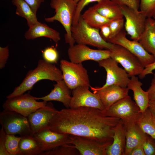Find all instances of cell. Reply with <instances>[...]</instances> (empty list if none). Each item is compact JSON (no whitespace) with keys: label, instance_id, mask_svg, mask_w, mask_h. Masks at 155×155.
I'll list each match as a JSON object with an SVG mask.
<instances>
[{"label":"cell","instance_id":"cell-1","mask_svg":"<svg viewBox=\"0 0 155 155\" xmlns=\"http://www.w3.org/2000/svg\"><path fill=\"white\" fill-rule=\"evenodd\" d=\"M120 119L104 115L94 108H63L51 120L49 129L55 132L112 143L115 127Z\"/></svg>","mask_w":155,"mask_h":155},{"label":"cell","instance_id":"cell-2","mask_svg":"<svg viewBox=\"0 0 155 155\" xmlns=\"http://www.w3.org/2000/svg\"><path fill=\"white\" fill-rule=\"evenodd\" d=\"M43 80L57 82L63 80L62 74L61 70L55 65L40 59L38 61L36 67L28 72L22 83L7 96V98L24 94L27 91L32 90L37 82Z\"/></svg>","mask_w":155,"mask_h":155},{"label":"cell","instance_id":"cell-3","mask_svg":"<svg viewBox=\"0 0 155 155\" xmlns=\"http://www.w3.org/2000/svg\"><path fill=\"white\" fill-rule=\"evenodd\" d=\"M77 5L74 0H51L50 5L55 9V14L52 17L44 18L47 22L57 21L62 25L66 32L65 43L69 46L73 45L75 42L72 36L71 29Z\"/></svg>","mask_w":155,"mask_h":155},{"label":"cell","instance_id":"cell-4","mask_svg":"<svg viewBox=\"0 0 155 155\" xmlns=\"http://www.w3.org/2000/svg\"><path fill=\"white\" fill-rule=\"evenodd\" d=\"M99 30L88 26L80 16L77 24L71 26V36L77 44L89 45L100 49L111 50L114 44L104 40Z\"/></svg>","mask_w":155,"mask_h":155},{"label":"cell","instance_id":"cell-5","mask_svg":"<svg viewBox=\"0 0 155 155\" xmlns=\"http://www.w3.org/2000/svg\"><path fill=\"white\" fill-rule=\"evenodd\" d=\"M102 112L104 115L120 118L126 127L137 123L142 115L139 107L129 95Z\"/></svg>","mask_w":155,"mask_h":155},{"label":"cell","instance_id":"cell-6","mask_svg":"<svg viewBox=\"0 0 155 155\" xmlns=\"http://www.w3.org/2000/svg\"><path fill=\"white\" fill-rule=\"evenodd\" d=\"M60 67L63 80L70 89L72 90L81 86H90L87 71L82 63L62 59L60 61Z\"/></svg>","mask_w":155,"mask_h":155},{"label":"cell","instance_id":"cell-7","mask_svg":"<svg viewBox=\"0 0 155 155\" xmlns=\"http://www.w3.org/2000/svg\"><path fill=\"white\" fill-rule=\"evenodd\" d=\"M0 123L6 134L21 137L34 135L27 117L16 112L4 110L0 113Z\"/></svg>","mask_w":155,"mask_h":155},{"label":"cell","instance_id":"cell-8","mask_svg":"<svg viewBox=\"0 0 155 155\" xmlns=\"http://www.w3.org/2000/svg\"><path fill=\"white\" fill-rule=\"evenodd\" d=\"M7 98L2 106L4 110L15 112L26 117L47 103L37 101L29 93Z\"/></svg>","mask_w":155,"mask_h":155},{"label":"cell","instance_id":"cell-9","mask_svg":"<svg viewBox=\"0 0 155 155\" xmlns=\"http://www.w3.org/2000/svg\"><path fill=\"white\" fill-rule=\"evenodd\" d=\"M110 51V57L123 66L129 77L139 75L144 69L138 58L122 46L114 44Z\"/></svg>","mask_w":155,"mask_h":155},{"label":"cell","instance_id":"cell-10","mask_svg":"<svg viewBox=\"0 0 155 155\" xmlns=\"http://www.w3.org/2000/svg\"><path fill=\"white\" fill-rule=\"evenodd\" d=\"M126 34L125 30L123 29L115 36L108 39L107 42L126 49L138 58L144 67L153 63L155 60L154 57L147 51L138 41L128 39Z\"/></svg>","mask_w":155,"mask_h":155},{"label":"cell","instance_id":"cell-11","mask_svg":"<svg viewBox=\"0 0 155 155\" xmlns=\"http://www.w3.org/2000/svg\"><path fill=\"white\" fill-rule=\"evenodd\" d=\"M125 18V31L131 39L139 41L145 27L147 18L140 11H136L125 5H120Z\"/></svg>","mask_w":155,"mask_h":155},{"label":"cell","instance_id":"cell-12","mask_svg":"<svg viewBox=\"0 0 155 155\" xmlns=\"http://www.w3.org/2000/svg\"><path fill=\"white\" fill-rule=\"evenodd\" d=\"M109 50H96L86 45L77 44L69 46L67 55L70 61L77 63L87 60L98 62L110 57Z\"/></svg>","mask_w":155,"mask_h":155},{"label":"cell","instance_id":"cell-13","mask_svg":"<svg viewBox=\"0 0 155 155\" xmlns=\"http://www.w3.org/2000/svg\"><path fill=\"white\" fill-rule=\"evenodd\" d=\"M97 62L106 72V83L101 88L113 85L127 87L130 79L125 70L119 67L117 62L110 57Z\"/></svg>","mask_w":155,"mask_h":155},{"label":"cell","instance_id":"cell-14","mask_svg":"<svg viewBox=\"0 0 155 155\" xmlns=\"http://www.w3.org/2000/svg\"><path fill=\"white\" fill-rule=\"evenodd\" d=\"M89 87L81 86L72 90L69 108L87 107L96 108L101 111L105 109L98 95L92 92L89 90Z\"/></svg>","mask_w":155,"mask_h":155},{"label":"cell","instance_id":"cell-15","mask_svg":"<svg viewBox=\"0 0 155 155\" xmlns=\"http://www.w3.org/2000/svg\"><path fill=\"white\" fill-rule=\"evenodd\" d=\"M70 144L79 152L80 155H107L112 143H103L95 140L70 135Z\"/></svg>","mask_w":155,"mask_h":155},{"label":"cell","instance_id":"cell-16","mask_svg":"<svg viewBox=\"0 0 155 155\" xmlns=\"http://www.w3.org/2000/svg\"><path fill=\"white\" fill-rule=\"evenodd\" d=\"M58 111L50 102L30 114L27 117L33 134L49 129L50 121Z\"/></svg>","mask_w":155,"mask_h":155},{"label":"cell","instance_id":"cell-17","mask_svg":"<svg viewBox=\"0 0 155 155\" xmlns=\"http://www.w3.org/2000/svg\"><path fill=\"white\" fill-rule=\"evenodd\" d=\"M90 87L93 92L98 95L105 109L108 108L117 101L128 96L129 90L127 87H122L116 85H110L104 88L98 87Z\"/></svg>","mask_w":155,"mask_h":155},{"label":"cell","instance_id":"cell-18","mask_svg":"<svg viewBox=\"0 0 155 155\" xmlns=\"http://www.w3.org/2000/svg\"><path fill=\"white\" fill-rule=\"evenodd\" d=\"M41 143L44 152L65 144H71L70 135L53 131L49 129L34 134Z\"/></svg>","mask_w":155,"mask_h":155},{"label":"cell","instance_id":"cell-19","mask_svg":"<svg viewBox=\"0 0 155 155\" xmlns=\"http://www.w3.org/2000/svg\"><path fill=\"white\" fill-rule=\"evenodd\" d=\"M54 88L48 95L40 97H35L37 100L47 102L55 101L61 102L67 108H69L71 96L70 90L62 80L53 85Z\"/></svg>","mask_w":155,"mask_h":155},{"label":"cell","instance_id":"cell-20","mask_svg":"<svg viewBox=\"0 0 155 155\" xmlns=\"http://www.w3.org/2000/svg\"><path fill=\"white\" fill-rule=\"evenodd\" d=\"M126 131V126L120 119L115 127L113 142L107 149V155H125Z\"/></svg>","mask_w":155,"mask_h":155},{"label":"cell","instance_id":"cell-21","mask_svg":"<svg viewBox=\"0 0 155 155\" xmlns=\"http://www.w3.org/2000/svg\"><path fill=\"white\" fill-rule=\"evenodd\" d=\"M24 37L27 40L34 39L42 37H47L52 40L56 46H57L61 39L59 32L49 27L45 24L39 22L29 27L24 34Z\"/></svg>","mask_w":155,"mask_h":155},{"label":"cell","instance_id":"cell-22","mask_svg":"<svg viewBox=\"0 0 155 155\" xmlns=\"http://www.w3.org/2000/svg\"><path fill=\"white\" fill-rule=\"evenodd\" d=\"M142 85L138 78L133 76L131 77L127 86L133 91V99L142 113L148 108L150 101L148 92L144 91L141 87Z\"/></svg>","mask_w":155,"mask_h":155},{"label":"cell","instance_id":"cell-23","mask_svg":"<svg viewBox=\"0 0 155 155\" xmlns=\"http://www.w3.org/2000/svg\"><path fill=\"white\" fill-rule=\"evenodd\" d=\"M138 41L155 58V19L147 18L144 30Z\"/></svg>","mask_w":155,"mask_h":155},{"label":"cell","instance_id":"cell-24","mask_svg":"<svg viewBox=\"0 0 155 155\" xmlns=\"http://www.w3.org/2000/svg\"><path fill=\"white\" fill-rule=\"evenodd\" d=\"M92 7L100 15L110 20L123 17L120 6L111 0L98 3Z\"/></svg>","mask_w":155,"mask_h":155},{"label":"cell","instance_id":"cell-25","mask_svg":"<svg viewBox=\"0 0 155 155\" xmlns=\"http://www.w3.org/2000/svg\"><path fill=\"white\" fill-rule=\"evenodd\" d=\"M19 148L20 155H42L44 152L42 144L34 135L21 137Z\"/></svg>","mask_w":155,"mask_h":155},{"label":"cell","instance_id":"cell-26","mask_svg":"<svg viewBox=\"0 0 155 155\" xmlns=\"http://www.w3.org/2000/svg\"><path fill=\"white\" fill-rule=\"evenodd\" d=\"M126 144L125 155H128L131 150L143 143L146 135L136 123L127 127Z\"/></svg>","mask_w":155,"mask_h":155},{"label":"cell","instance_id":"cell-27","mask_svg":"<svg viewBox=\"0 0 155 155\" xmlns=\"http://www.w3.org/2000/svg\"><path fill=\"white\" fill-rule=\"evenodd\" d=\"M11 2L16 7V14L25 18L27 20L29 27L39 22L36 14L24 0H12Z\"/></svg>","mask_w":155,"mask_h":155},{"label":"cell","instance_id":"cell-28","mask_svg":"<svg viewBox=\"0 0 155 155\" xmlns=\"http://www.w3.org/2000/svg\"><path fill=\"white\" fill-rule=\"evenodd\" d=\"M80 16L88 26L99 29L103 25L108 24L111 21L100 15L92 6L89 7Z\"/></svg>","mask_w":155,"mask_h":155},{"label":"cell","instance_id":"cell-29","mask_svg":"<svg viewBox=\"0 0 155 155\" xmlns=\"http://www.w3.org/2000/svg\"><path fill=\"white\" fill-rule=\"evenodd\" d=\"M145 133L155 140V116L148 108L136 123Z\"/></svg>","mask_w":155,"mask_h":155},{"label":"cell","instance_id":"cell-30","mask_svg":"<svg viewBox=\"0 0 155 155\" xmlns=\"http://www.w3.org/2000/svg\"><path fill=\"white\" fill-rule=\"evenodd\" d=\"M78 150L71 144H65L44 152L42 155H79Z\"/></svg>","mask_w":155,"mask_h":155},{"label":"cell","instance_id":"cell-31","mask_svg":"<svg viewBox=\"0 0 155 155\" xmlns=\"http://www.w3.org/2000/svg\"><path fill=\"white\" fill-rule=\"evenodd\" d=\"M21 137L6 134L5 146L9 155H20L19 144Z\"/></svg>","mask_w":155,"mask_h":155},{"label":"cell","instance_id":"cell-32","mask_svg":"<svg viewBox=\"0 0 155 155\" xmlns=\"http://www.w3.org/2000/svg\"><path fill=\"white\" fill-rule=\"evenodd\" d=\"M139 8L147 18L155 19V0H140Z\"/></svg>","mask_w":155,"mask_h":155},{"label":"cell","instance_id":"cell-33","mask_svg":"<svg viewBox=\"0 0 155 155\" xmlns=\"http://www.w3.org/2000/svg\"><path fill=\"white\" fill-rule=\"evenodd\" d=\"M124 22L123 18L111 21L108 24L111 32L109 39L115 36L123 29L125 25Z\"/></svg>","mask_w":155,"mask_h":155},{"label":"cell","instance_id":"cell-34","mask_svg":"<svg viewBox=\"0 0 155 155\" xmlns=\"http://www.w3.org/2000/svg\"><path fill=\"white\" fill-rule=\"evenodd\" d=\"M44 60L51 63H56L59 57V53L54 47H49L46 48L42 52Z\"/></svg>","mask_w":155,"mask_h":155},{"label":"cell","instance_id":"cell-35","mask_svg":"<svg viewBox=\"0 0 155 155\" xmlns=\"http://www.w3.org/2000/svg\"><path fill=\"white\" fill-rule=\"evenodd\" d=\"M106 0H80L77 3L72 25L75 26L77 24L81 15V12L86 6L92 2H97L98 3Z\"/></svg>","mask_w":155,"mask_h":155},{"label":"cell","instance_id":"cell-36","mask_svg":"<svg viewBox=\"0 0 155 155\" xmlns=\"http://www.w3.org/2000/svg\"><path fill=\"white\" fill-rule=\"evenodd\" d=\"M143 145L146 155H155V140L147 134Z\"/></svg>","mask_w":155,"mask_h":155},{"label":"cell","instance_id":"cell-37","mask_svg":"<svg viewBox=\"0 0 155 155\" xmlns=\"http://www.w3.org/2000/svg\"><path fill=\"white\" fill-rule=\"evenodd\" d=\"M120 5H125L138 11L140 0H111Z\"/></svg>","mask_w":155,"mask_h":155},{"label":"cell","instance_id":"cell-38","mask_svg":"<svg viewBox=\"0 0 155 155\" xmlns=\"http://www.w3.org/2000/svg\"><path fill=\"white\" fill-rule=\"evenodd\" d=\"M8 46L0 47V69H2L5 66L9 57Z\"/></svg>","mask_w":155,"mask_h":155},{"label":"cell","instance_id":"cell-39","mask_svg":"<svg viewBox=\"0 0 155 155\" xmlns=\"http://www.w3.org/2000/svg\"><path fill=\"white\" fill-rule=\"evenodd\" d=\"M6 133L1 127L0 130V155H9L5 146Z\"/></svg>","mask_w":155,"mask_h":155},{"label":"cell","instance_id":"cell-40","mask_svg":"<svg viewBox=\"0 0 155 155\" xmlns=\"http://www.w3.org/2000/svg\"><path fill=\"white\" fill-rule=\"evenodd\" d=\"M155 69V60L152 63L146 66L142 72L139 75V78L143 79L149 74H153V71Z\"/></svg>","mask_w":155,"mask_h":155},{"label":"cell","instance_id":"cell-41","mask_svg":"<svg viewBox=\"0 0 155 155\" xmlns=\"http://www.w3.org/2000/svg\"><path fill=\"white\" fill-rule=\"evenodd\" d=\"M24 0L30 6L33 11L36 14L41 4L44 1V0Z\"/></svg>","mask_w":155,"mask_h":155},{"label":"cell","instance_id":"cell-42","mask_svg":"<svg viewBox=\"0 0 155 155\" xmlns=\"http://www.w3.org/2000/svg\"><path fill=\"white\" fill-rule=\"evenodd\" d=\"M108 24L103 25L100 29V34L102 38L106 41L109 38L111 33Z\"/></svg>","mask_w":155,"mask_h":155},{"label":"cell","instance_id":"cell-43","mask_svg":"<svg viewBox=\"0 0 155 155\" xmlns=\"http://www.w3.org/2000/svg\"><path fill=\"white\" fill-rule=\"evenodd\" d=\"M153 76L150 86L147 91L150 100L155 98V73H153Z\"/></svg>","mask_w":155,"mask_h":155},{"label":"cell","instance_id":"cell-44","mask_svg":"<svg viewBox=\"0 0 155 155\" xmlns=\"http://www.w3.org/2000/svg\"><path fill=\"white\" fill-rule=\"evenodd\" d=\"M128 155H146L144 150L143 143L139 144L134 148Z\"/></svg>","mask_w":155,"mask_h":155},{"label":"cell","instance_id":"cell-45","mask_svg":"<svg viewBox=\"0 0 155 155\" xmlns=\"http://www.w3.org/2000/svg\"><path fill=\"white\" fill-rule=\"evenodd\" d=\"M148 108L155 116V98L150 100Z\"/></svg>","mask_w":155,"mask_h":155},{"label":"cell","instance_id":"cell-46","mask_svg":"<svg viewBox=\"0 0 155 155\" xmlns=\"http://www.w3.org/2000/svg\"><path fill=\"white\" fill-rule=\"evenodd\" d=\"M77 3H78L79 1L80 0H74Z\"/></svg>","mask_w":155,"mask_h":155}]
</instances>
